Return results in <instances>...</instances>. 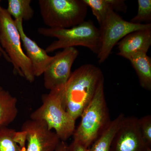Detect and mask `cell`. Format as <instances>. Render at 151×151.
I'll list each match as a JSON object with an SVG mask.
<instances>
[{
	"label": "cell",
	"mask_w": 151,
	"mask_h": 151,
	"mask_svg": "<svg viewBox=\"0 0 151 151\" xmlns=\"http://www.w3.org/2000/svg\"><path fill=\"white\" fill-rule=\"evenodd\" d=\"M142 137L149 146L151 147V116L147 115L138 119Z\"/></svg>",
	"instance_id": "obj_20"
},
{
	"label": "cell",
	"mask_w": 151,
	"mask_h": 151,
	"mask_svg": "<svg viewBox=\"0 0 151 151\" xmlns=\"http://www.w3.org/2000/svg\"><path fill=\"white\" fill-rule=\"evenodd\" d=\"M38 3L48 28H70L85 21L87 6L83 0H39Z\"/></svg>",
	"instance_id": "obj_6"
},
{
	"label": "cell",
	"mask_w": 151,
	"mask_h": 151,
	"mask_svg": "<svg viewBox=\"0 0 151 151\" xmlns=\"http://www.w3.org/2000/svg\"><path fill=\"white\" fill-rule=\"evenodd\" d=\"M68 145L64 141H60L55 151H68Z\"/></svg>",
	"instance_id": "obj_22"
},
{
	"label": "cell",
	"mask_w": 151,
	"mask_h": 151,
	"mask_svg": "<svg viewBox=\"0 0 151 151\" xmlns=\"http://www.w3.org/2000/svg\"><path fill=\"white\" fill-rule=\"evenodd\" d=\"M31 0H8L6 9L14 20L29 21L32 18L34 12L31 6Z\"/></svg>",
	"instance_id": "obj_17"
},
{
	"label": "cell",
	"mask_w": 151,
	"mask_h": 151,
	"mask_svg": "<svg viewBox=\"0 0 151 151\" xmlns=\"http://www.w3.org/2000/svg\"><path fill=\"white\" fill-rule=\"evenodd\" d=\"M20 35L23 45L26 51V55L31 62L34 75L39 77L43 75L54 58V56H50L45 51L39 46L34 40L26 34L23 26V21L15 20Z\"/></svg>",
	"instance_id": "obj_11"
},
{
	"label": "cell",
	"mask_w": 151,
	"mask_h": 151,
	"mask_svg": "<svg viewBox=\"0 0 151 151\" xmlns=\"http://www.w3.org/2000/svg\"><path fill=\"white\" fill-rule=\"evenodd\" d=\"M68 151H88V148L79 141L74 140L68 146Z\"/></svg>",
	"instance_id": "obj_21"
},
{
	"label": "cell",
	"mask_w": 151,
	"mask_h": 151,
	"mask_svg": "<svg viewBox=\"0 0 151 151\" xmlns=\"http://www.w3.org/2000/svg\"><path fill=\"white\" fill-rule=\"evenodd\" d=\"M137 3V14L130 22L136 24H142V22H146V24H151V0H138Z\"/></svg>",
	"instance_id": "obj_19"
},
{
	"label": "cell",
	"mask_w": 151,
	"mask_h": 151,
	"mask_svg": "<svg viewBox=\"0 0 151 151\" xmlns=\"http://www.w3.org/2000/svg\"><path fill=\"white\" fill-rule=\"evenodd\" d=\"M63 86L42 95V104L31 113L30 119L45 122L49 129L54 130L60 141L65 142L73 136L76 121L65 110Z\"/></svg>",
	"instance_id": "obj_3"
},
{
	"label": "cell",
	"mask_w": 151,
	"mask_h": 151,
	"mask_svg": "<svg viewBox=\"0 0 151 151\" xmlns=\"http://www.w3.org/2000/svg\"><path fill=\"white\" fill-rule=\"evenodd\" d=\"M1 1L0 0V12H1V9L2 8L1 6ZM0 53H1V54L2 55V56L8 62L11 63L10 59L8 55L6 54V53L5 52L4 50V49L2 48L1 45H0Z\"/></svg>",
	"instance_id": "obj_23"
},
{
	"label": "cell",
	"mask_w": 151,
	"mask_h": 151,
	"mask_svg": "<svg viewBox=\"0 0 151 151\" xmlns=\"http://www.w3.org/2000/svg\"><path fill=\"white\" fill-rule=\"evenodd\" d=\"M124 117V114L122 113L111 121L108 128L89 147L88 151H110L113 138Z\"/></svg>",
	"instance_id": "obj_16"
},
{
	"label": "cell",
	"mask_w": 151,
	"mask_h": 151,
	"mask_svg": "<svg viewBox=\"0 0 151 151\" xmlns=\"http://www.w3.org/2000/svg\"><path fill=\"white\" fill-rule=\"evenodd\" d=\"M21 42L14 20L6 9L2 7L0 12V45L9 58L14 73L32 83L35 77L31 62L22 48Z\"/></svg>",
	"instance_id": "obj_5"
},
{
	"label": "cell",
	"mask_w": 151,
	"mask_h": 151,
	"mask_svg": "<svg viewBox=\"0 0 151 151\" xmlns=\"http://www.w3.org/2000/svg\"><path fill=\"white\" fill-rule=\"evenodd\" d=\"M100 26V48L97 55L99 63H102L122 39L133 32L151 29V24L132 23L125 20L116 12L111 10Z\"/></svg>",
	"instance_id": "obj_7"
},
{
	"label": "cell",
	"mask_w": 151,
	"mask_h": 151,
	"mask_svg": "<svg viewBox=\"0 0 151 151\" xmlns=\"http://www.w3.org/2000/svg\"><path fill=\"white\" fill-rule=\"evenodd\" d=\"M39 34L45 37L57 39L45 49L50 53L59 49L83 46L87 47L95 54L100 48V29L91 21H85L73 27L68 29L39 28Z\"/></svg>",
	"instance_id": "obj_4"
},
{
	"label": "cell",
	"mask_w": 151,
	"mask_h": 151,
	"mask_svg": "<svg viewBox=\"0 0 151 151\" xmlns=\"http://www.w3.org/2000/svg\"><path fill=\"white\" fill-rule=\"evenodd\" d=\"M117 45L118 55L128 60L138 53H147L151 45V29L130 33Z\"/></svg>",
	"instance_id": "obj_12"
},
{
	"label": "cell",
	"mask_w": 151,
	"mask_h": 151,
	"mask_svg": "<svg viewBox=\"0 0 151 151\" xmlns=\"http://www.w3.org/2000/svg\"><path fill=\"white\" fill-rule=\"evenodd\" d=\"M16 132L7 127L0 129V151H22L15 140Z\"/></svg>",
	"instance_id": "obj_18"
},
{
	"label": "cell",
	"mask_w": 151,
	"mask_h": 151,
	"mask_svg": "<svg viewBox=\"0 0 151 151\" xmlns=\"http://www.w3.org/2000/svg\"><path fill=\"white\" fill-rule=\"evenodd\" d=\"M104 79L97 86L94 97L82 112L81 122L73 134V139L89 148L111 122L104 93Z\"/></svg>",
	"instance_id": "obj_2"
},
{
	"label": "cell",
	"mask_w": 151,
	"mask_h": 151,
	"mask_svg": "<svg viewBox=\"0 0 151 151\" xmlns=\"http://www.w3.org/2000/svg\"><path fill=\"white\" fill-rule=\"evenodd\" d=\"M89 6L100 25L111 10L127 12V6L124 0H83Z\"/></svg>",
	"instance_id": "obj_13"
},
{
	"label": "cell",
	"mask_w": 151,
	"mask_h": 151,
	"mask_svg": "<svg viewBox=\"0 0 151 151\" xmlns=\"http://www.w3.org/2000/svg\"><path fill=\"white\" fill-rule=\"evenodd\" d=\"M103 79L101 69L91 64L81 65L71 72L63 86V100L65 110L74 121L89 105Z\"/></svg>",
	"instance_id": "obj_1"
},
{
	"label": "cell",
	"mask_w": 151,
	"mask_h": 151,
	"mask_svg": "<svg viewBox=\"0 0 151 151\" xmlns=\"http://www.w3.org/2000/svg\"><path fill=\"white\" fill-rule=\"evenodd\" d=\"M2 56V55L1 54V53H0V58H1V57Z\"/></svg>",
	"instance_id": "obj_24"
},
{
	"label": "cell",
	"mask_w": 151,
	"mask_h": 151,
	"mask_svg": "<svg viewBox=\"0 0 151 151\" xmlns=\"http://www.w3.org/2000/svg\"><path fill=\"white\" fill-rule=\"evenodd\" d=\"M79 52L74 47H68L57 52L44 72V85L50 90L65 85L71 74L73 63Z\"/></svg>",
	"instance_id": "obj_8"
},
{
	"label": "cell",
	"mask_w": 151,
	"mask_h": 151,
	"mask_svg": "<svg viewBox=\"0 0 151 151\" xmlns=\"http://www.w3.org/2000/svg\"><path fill=\"white\" fill-rule=\"evenodd\" d=\"M136 71L140 84L146 90H151V58L146 53H138L129 58Z\"/></svg>",
	"instance_id": "obj_15"
},
{
	"label": "cell",
	"mask_w": 151,
	"mask_h": 151,
	"mask_svg": "<svg viewBox=\"0 0 151 151\" xmlns=\"http://www.w3.org/2000/svg\"><path fill=\"white\" fill-rule=\"evenodd\" d=\"M17 99L0 86V129L7 127L18 114Z\"/></svg>",
	"instance_id": "obj_14"
},
{
	"label": "cell",
	"mask_w": 151,
	"mask_h": 151,
	"mask_svg": "<svg viewBox=\"0 0 151 151\" xmlns=\"http://www.w3.org/2000/svg\"><path fill=\"white\" fill-rule=\"evenodd\" d=\"M22 131L25 132L27 141L22 151H55L61 141L43 121L28 120L23 124Z\"/></svg>",
	"instance_id": "obj_10"
},
{
	"label": "cell",
	"mask_w": 151,
	"mask_h": 151,
	"mask_svg": "<svg viewBox=\"0 0 151 151\" xmlns=\"http://www.w3.org/2000/svg\"><path fill=\"white\" fill-rule=\"evenodd\" d=\"M138 119L135 116L124 117L113 138L110 151H147L151 147L142 137Z\"/></svg>",
	"instance_id": "obj_9"
}]
</instances>
